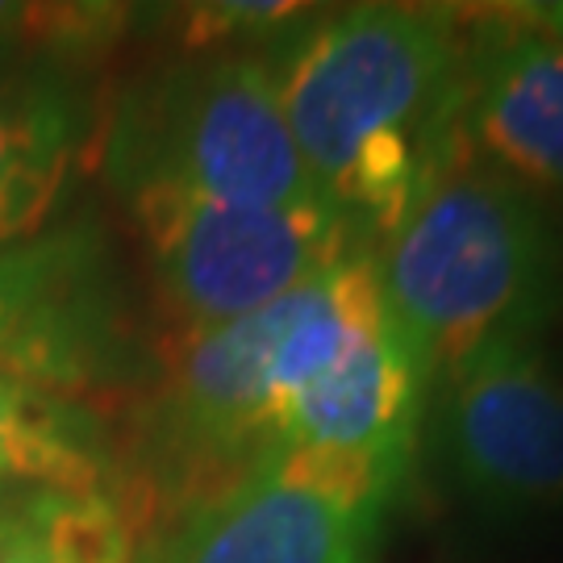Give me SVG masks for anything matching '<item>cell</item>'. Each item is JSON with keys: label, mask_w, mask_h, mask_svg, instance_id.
<instances>
[{"label": "cell", "mask_w": 563, "mask_h": 563, "mask_svg": "<svg viewBox=\"0 0 563 563\" xmlns=\"http://www.w3.org/2000/svg\"><path fill=\"white\" fill-rule=\"evenodd\" d=\"M130 21L125 4H18L0 0V51H25L67 63L121 34Z\"/></svg>", "instance_id": "7c38bea8"}, {"label": "cell", "mask_w": 563, "mask_h": 563, "mask_svg": "<svg viewBox=\"0 0 563 563\" xmlns=\"http://www.w3.org/2000/svg\"><path fill=\"white\" fill-rule=\"evenodd\" d=\"M388 318L426 384L530 346L563 305V239L547 205L481 159L405 213L376 251Z\"/></svg>", "instance_id": "7a4b0ae2"}, {"label": "cell", "mask_w": 563, "mask_h": 563, "mask_svg": "<svg viewBox=\"0 0 563 563\" xmlns=\"http://www.w3.org/2000/svg\"><path fill=\"white\" fill-rule=\"evenodd\" d=\"M13 497H18V493H0V514L9 509V501H13Z\"/></svg>", "instance_id": "5bb4252c"}, {"label": "cell", "mask_w": 563, "mask_h": 563, "mask_svg": "<svg viewBox=\"0 0 563 563\" xmlns=\"http://www.w3.org/2000/svg\"><path fill=\"white\" fill-rule=\"evenodd\" d=\"M439 451L488 518H563V376L539 342L501 346L443 384Z\"/></svg>", "instance_id": "8992f818"}, {"label": "cell", "mask_w": 563, "mask_h": 563, "mask_svg": "<svg viewBox=\"0 0 563 563\" xmlns=\"http://www.w3.org/2000/svg\"><path fill=\"white\" fill-rule=\"evenodd\" d=\"M405 467L276 451L188 501L151 563H376Z\"/></svg>", "instance_id": "5b68a950"}, {"label": "cell", "mask_w": 563, "mask_h": 563, "mask_svg": "<svg viewBox=\"0 0 563 563\" xmlns=\"http://www.w3.org/2000/svg\"><path fill=\"white\" fill-rule=\"evenodd\" d=\"M460 18L422 4H351L272 46L284 125L313 192L363 239H388L467 159Z\"/></svg>", "instance_id": "6da1fadb"}, {"label": "cell", "mask_w": 563, "mask_h": 563, "mask_svg": "<svg viewBox=\"0 0 563 563\" xmlns=\"http://www.w3.org/2000/svg\"><path fill=\"white\" fill-rule=\"evenodd\" d=\"M104 176L130 197L225 205L322 201L284 125L267 55L209 51L134 80L104 125Z\"/></svg>", "instance_id": "3957f363"}, {"label": "cell", "mask_w": 563, "mask_h": 563, "mask_svg": "<svg viewBox=\"0 0 563 563\" xmlns=\"http://www.w3.org/2000/svg\"><path fill=\"white\" fill-rule=\"evenodd\" d=\"M84 134L88 118L63 63L0 51V246L51 230Z\"/></svg>", "instance_id": "9c48e42d"}, {"label": "cell", "mask_w": 563, "mask_h": 563, "mask_svg": "<svg viewBox=\"0 0 563 563\" xmlns=\"http://www.w3.org/2000/svg\"><path fill=\"white\" fill-rule=\"evenodd\" d=\"M313 9L288 0H218L188 4L180 18V42L188 55L209 51H263L284 42Z\"/></svg>", "instance_id": "4fadbf2b"}, {"label": "cell", "mask_w": 563, "mask_h": 563, "mask_svg": "<svg viewBox=\"0 0 563 563\" xmlns=\"http://www.w3.org/2000/svg\"><path fill=\"white\" fill-rule=\"evenodd\" d=\"M130 209L155 288L184 334L239 322L367 251V239L325 201L225 205L188 192H139Z\"/></svg>", "instance_id": "277c9868"}, {"label": "cell", "mask_w": 563, "mask_h": 563, "mask_svg": "<svg viewBox=\"0 0 563 563\" xmlns=\"http://www.w3.org/2000/svg\"><path fill=\"white\" fill-rule=\"evenodd\" d=\"M134 534L101 493H18L0 514V563H130Z\"/></svg>", "instance_id": "8fae6325"}, {"label": "cell", "mask_w": 563, "mask_h": 563, "mask_svg": "<svg viewBox=\"0 0 563 563\" xmlns=\"http://www.w3.org/2000/svg\"><path fill=\"white\" fill-rule=\"evenodd\" d=\"M125 363L101 230L51 225L0 246V376L42 393L113 380Z\"/></svg>", "instance_id": "52a82bcc"}, {"label": "cell", "mask_w": 563, "mask_h": 563, "mask_svg": "<svg viewBox=\"0 0 563 563\" xmlns=\"http://www.w3.org/2000/svg\"><path fill=\"white\" fill-rule=\"evenodd\" d=\"M463 130L481 163L563 201V38L518 13L481 18L463 51Z\"/></svg>", "instance_id": "ba28073f"}, {"label": "cell", "mask_w": 563, "mask_h": 563, "mask_svg": "<svg viewBox=\"0 0 563 563\" xmlns=\"http://www.w3.org/2000/svg\"><path fill=\"white\" fill-rule=\"evenodd\" d=\"M101 481L104 455L88 413L0 376V493H101Z\"/></svg>", "instance_id": "30bf717a"}]
</instances>
